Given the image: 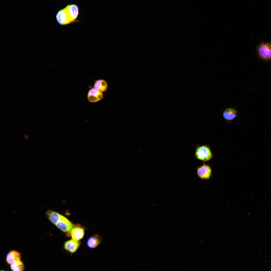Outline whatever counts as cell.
Returning <instances> with one entry per match:
<instances>
[{
	"label": "cell",
	"instance_id": "6da1fadb",
	"mask_svg": "<svg viewBox=\"0 0 271 271\" xmlns=\"http://www.w3.org/2000/svg\"><path fill=\"white\" fill-rule=\"evenodd\" d=\"M195 156L196 158L204 162L209 161L213 157L210 147L206 145L197 146Z\"/></svg>",
	"mask_w": 271,
	"mask_h": 271
},
{
	"label": "cell",
	"instance_id": "7a4b0ae2",
	"mask_svg": "<svg viewBox=\"0 0 271 271\" xmlns=\"http://www.w3.org/2000/svg\"><path fill=\"white\" fill-rule=\"evenodd\" d=\"M85 233V229L79 224H74L71 230L66 233L67 237H71L73 239L80 241L84 237Z\"/></svg>",
	"mask_w": 271,
	"mask_h": 271
},
{
	"label": "cell",
	"instance_id": "3957f363",
	"mask_svg": "<svg viewBox=\"0 0 271 271\" xmlns=\"http://www.w3.org/2000/svg\"><path fill=\"white\" fill-rule=\"evenodd\" d=\"M196 172L198 176L200 179L209 180L212 177V170L209 165L204 163L197 168Z\"/></svg>",
	"mask_w": 271,
	"mask_h": 271
},
{
	"label": "cell",
	"instance_id": "277c9868",
	"mask_svg": "<svg viewBox=\"0 0 271 271\" xmlns=\"http://www.w3.org/2000/svg\"><path fill=\"white\" fill-rule=\"evenodd\" d=\"M258 52L259 56L265 60L271 59V43H263L258 47Z\"/></svg>",
	"mask_w": 271,
	"mask_h": 271
},
{
	"label": "cell",
	"instance_id": "5b68a950",
	"mask_svg": "<svg viewBox=\"0 0 271 271\" xmlns=\"http://www.w3.org/2000/svg\"><path fill=\"white\" fill-rule=\"evenodd\" d=\"M73 225L67 218L61 215L59 219L55 225L60 231L66 233L71 230Z\"/></svg>",
	"mask_w": 271,
	"mask_h": 271
},
{
	"label": "cell",
	"instance_id": "8992f818",
	"mask_svg": "<svg viewBox=\"0 0 271 271\" xmlns=\"http://www.w3.org/2000/svg\"><path fill=\"white\" fill-rule=\"evenodd\" d=\"M80 241L72 239L65 242L63 244V248L72 255L78 249L81 245Z\"/></svg>",
	"mask_w": 271,
	"mask_h": 271
},
{
	"label": "cell",
	"instance_id": "52a82bcc",
	"mask_svg": "<svg viewBox=\"0 0 271 271\" xmlns=\"http://www.w3.org/2000/svg\"><path fill=\"white\" fill-rule=\"evenodd\" d=\"M58 23L61 25H65L71 23L65 8L59 11L56 16Z\"/></svg>",
	"mask_w": 271,
	"mask_h": 271
},
{
	"label": "cell",
	"instance_id": "ba28073f",
	"mask_svg": "<svg viewBox=\"0 0 271 271\" xmlns=\"http://www.w3.org/2000/svg\"><path fill=\"white\" fill-rule=\"evenodd\" d=\"M71 22H74L77 18L79 13V8L76 4L67 5L65 7Z\"/></svg>",
	"mask_w": 271,
	"mask_h": 271
},
{
	"label": "cell",
	"instance_id": "9c48e42d",
	"mask_svg": "<svg viewBox=\"0 0 271 271\" xmlns=\"http://www.w3.org/2000/svg\"><path fill=\"white\" fill-rule=\"evenodd\" d=\"M103 97L102 92L95 88L90 89L89 91L87 98L91 102H95L101 100Z\"/></svg>",
	"mask_w": 271,
	"mask_h": 271
},
{
	"label": "cell",
	"instance_id": "30bf717a",
	"mask_svg": "<svg viewBox=\"0 0 271 271\" xmlns=\"http://www.w3.org/2000/svg\"><path fill=\"white\" fill-rule=\"evenodd\" d=\"M21 255L20 252L15 250L10 251L7 254L6 261L8 264L13 263L21 260Z\"/></svg>",
	"mask_w": 271,
	"mask_h": 271
},
{
	"label": "cell",
	"instance_id": "8fae6325",
	"mask_svg": "<svg viewBox=\"0 0 271 271\" xmlns=\"http://www.w3.org/2000/svg\"><path fill=\"white\" fill-rule=\"evenodd\" d=\"M102 241L101 238L98 235L95 234L90 237L87 240V245L91 249H94L98 246Z\"/></svg>",
	"mask_w": 271,
	"mask_h": 271
},
{
	"label": "cell",
	"instance_id": "7c38bea8",
	"mask_svg": "<svg viewBox=\"0 0 271 271\" xmlns=\"http://www.w3.org/2000/svg\"><path fill=\"white\" fill-rule=\"evenodd\" d=\"M47 219L53 224L55 225L58 222L61 214L51 209H48L45 214Z\"/></svg>",
	"mask_w": 271,
	"mask_h": 271
},
{
	"label": "cell",
	"instance_id": "4fadbf2b",
	"mask_svg": "<svg viewBox=\"0 0 271 271\" xmlns=\"http://www.w3.org/2000/svg\"><path fill=\"white\" fill-rule=\"evenodd\" d=\"M223 118L227 121L232 120L237 116L238 113L234 109L230 108L226 109L223 113Z\"/></svg>",
	"mask_w": 271,
	"mask_h": 271
},
{
	"label": "cell",
	"instance_id": "5bb4252c",
	"mask_svg": "<svg viewBox=\"0 0 271 271\" xmlns=\"http://www.w3.org/2000/svg\"><path fill=\"white\" fill-rule=\"evenodd\" d=\"M106 82L104 80H100L96 81L94 83V87L101 92L105 91L107 88Z\"/></svg>",
	"mask_w": 271,
	"mask_h": 271
},
{
	"label": "cell",
	"instance_id": "9a60e30c",
	"mask_svg": "<svg viewBox=\"0 0 271 271\" xmlns=\"http://www.w3.org/2000/svg\"><path fill=\"white\" fill-rule=\"evenodd\" d=\"M10 268L13 271H22L24 269V266L22 261L21 260L10 264Z\"/></svg>",
	"mask_w": 271,
	"mask_h": 271
},
{
	"label": "cell",
	"instance_id": "2e32d148",
	"mask_svg": "<svg viewBox=\"0 0 271 271\" xmlns=\"http://www.w3.org/2000/svg\"><path fill=\"white\" fill-rule=\"evenodd\" d=\"M24 138L25 139H28L29 138V137L27 134L25 135L24 137Z\"/></svg>",
	"mask_w": 271,
	"mask_h": 271
}]
</instances>
